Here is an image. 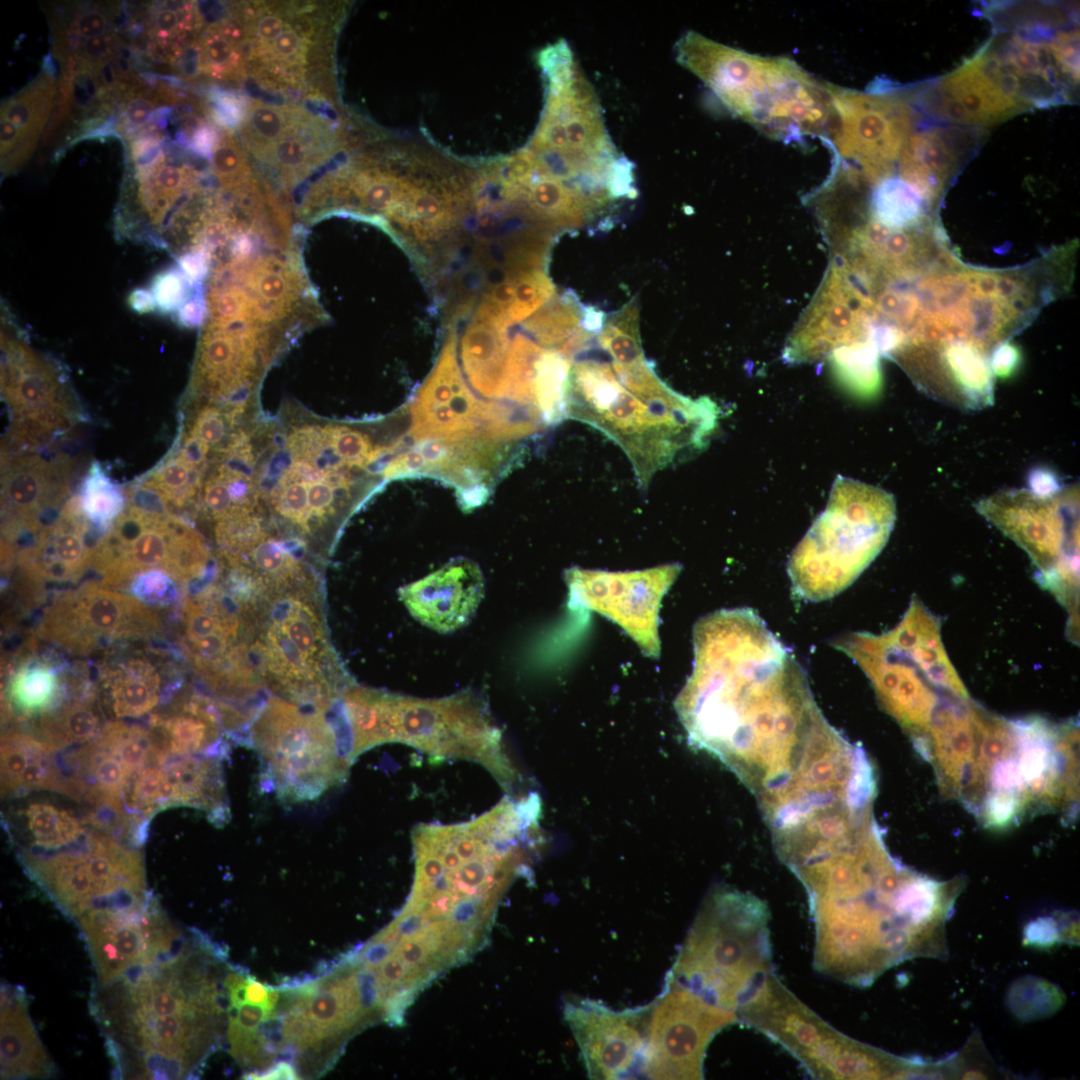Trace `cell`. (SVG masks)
Returning a JSON list of instances; mask_svg holds the SVG:
<instances>
[{"label": "cell", "mask_w": 1080, "mask_h": 1080, "mask_svg": "<svg viewBox=\"0 0 1080 1080\" xmlns=\"http://www.w3.org/2000/svg\"><path fill=\"white\" fill-rule=\"evenodd\" d=\"M693 646L674 707L690 744L729 770L793 742L821 717L804 669L755 610L700 618Z\"/></svg>", "instance_id": "cell-1"}, {"label": "cell", "mask_w": 1080, "mask_h": 1080, "mask_svg": "<svg viewBox=\"0 0 1080 1080\" xmlns=\"http://www.w3.org/2000/svg\"><path fill=\"white\" fill-rule=\"evenodd\" d=\"M225 960L201 931L183 935L153 960L97 984L91 1013L106 1037L118 1078L164 1079L190 1066L229 1009L211 972Z\"/></svg>", "instance_id": "cell-2"}, {"label": "cell", "mask_w": 1080, "mask_h": 1080, "mask_svg": "<svg viewBox=\"0 0 1080 1080\" xmlns=\"http://www.w3.org/2000/svg\"><path fill=\"white\" fill-rule=\"evenodd\" d=\"M538 794L505 796L467 822L412 833L414 882L403 909L421 922L487 941L496 907L544 844Z\"/></svg>", "instance_id": "cell-3"}, {"label": "cell", "mask_w": 1080, "mask_h": 1080, "mask_svg": "<svg viewBox=\"0 0 1080 1080\" xmlns=\"http://www.w3.org/2000/svg\"><path fill=\"white\" fill-rule=\"evenodd\" d=\"M588 345L569 371L566 418L593 426L621 447L642 488L657 472L706 448L721 415L716 402L668 387L641 342L608 350Z\"/></svg>", "instance_id": "cell-4"}, {"label": "cell", "mask_w": 1080, "mask_h": 1080, "mask_svg": "<svg viewBox=\"0 0 1080 1080\" xmlns=\"http://www.w3.org/2000/svg\"><path fill=\"white\" fill-rule=\"evenodd\" d=\"M340 710L352 762L375 746L399 742L433 759L477 762L506 791L517 779L500 730L473 693L420 699L353 685L343 693Z\"/></svg>", "instance_id": "cell-5"}, {"label": "cell", "mask_w": 1080, "mask_h": 1080, "mask_svg": "<svg viewBox=\"0 0 1080 1080\" xmlns=\"http://www.w3.org/2000/svg\"><path fill=\"white\" fill-rule=\"evenodd\" d=\"M679 63L710 88L734 115L785 142L828 140L835 113L822 84L785 57L735 49L689 31L675 46Z\"/></svg>", "instance_id": "cell-6"}, {"label": "cell", "mask_w": 1080, "mask_h": 1080, "mask_svg": "<svg viewBox=\"0 0 1080 1080\" xmlns=\"http://www.w3.org/2000/svg\"><path fill=\"white\" fill-rule=\"evenodd\" d=\"M769 918L766 904L750 893L712 891L689 929L667 984L681 985L737 1015L774 973Z\"/></svg>", "instance_id": "cell-7"}, {"label": "cell", "mask_w": 1080, "mask_h": 1080, "mask_svg": "<svg viewBox=\"0 0 1080 1080\" xmlns=\"http://www.w3.org/2000/svg\"><path fill=\"white\" fill-rule=\"evenodd\" d=\"M548 79L542 120L530 149L562 180L602 199L631 191V166L605 128L598 98L565 42L544 50Z\"/></svg>", "instance_id": "cell-8"}, {"label": "cell", "mask_w": 1080, "mask_h": 1080, "mask_svg": "<svg viewBox=\"0 0 1080 1080\" xmlns=\"http://www.w3.org/2000/svg\"><path fill=\"white\" fill-rule=\"evenodd\" d=\"M895 519L891 493L837 475L826 508L789 556L794 595L819 602L845 590L881 552Z\"/></svg>", "instance_id": "cell-9"}, {"label": "cell", "mask_w": 1080, "mask_h": 1080, "mask_svg": "<svg viewBox=\"0 0 1080 1080\" xmlns=\"http://www.w3.org/2000/svg\"><path fill=\"white\" fill-rule=\"evenodd\" d=\"M261 786L285 803L313 801L342 785L352 765L336 722L326 712L270 696L247 731Z\"/></svg>", "instance_id": "cell-10"}, {"label": "cell", "mask_w": 1080, "mask_h": 1080, "mask_svg": "<svg viewBox=\"0 0 1080 1080\" xmlns=\"http://www.w3.org/2000/svg\"><path fill=\"white\" fill-rule=\"evenodd\" d=\"M210 565L203 537L186 520L127 503L98 540L91 568L112 589H127L137 575L158 570L186 591L213 575Z\"/></svg>", "instance_id": "cell-11"}, {"label": "cell", "mask_w": 1080, "mask_h": 1080, "mask_svg": "<svg viewBox=\"0 0 1080 1080\" xmlns=\"http://www.w3.org/2000/svg\"><path fill=\"white\" fill-rule=\"evenodd\" d=\"M20 861L59 909L75 920L92 909L149 894L141 851L99 832L58 851H22Z\"/></svg>", "instance_id": "cell-12"}, {"label": "cell", "mask_w": 1080, "mask_h": 1080, "mask_svg": "<svg viewBox=\"0 0 1080 1080\" xmlns=\"http://www.w3.org/2000/svg\"><path fill=\"white\" fill-rule=\"evenodd\" d=\"M746 1024L782 1045L819 1079L907 1076L915 1061L895 1057L843 1035L811 1011L780 980L751 1010Z\"/></svg>", "instance_id": "cell-13"}, {"label": "cell", "mask_w": 1080, "mask_h": 1080, "mask_svg": "<svg viewBox=\"0 0 1080 1080\" xmlns=\"http://www.w3.org/2000/svg\"><path fill=\"white\" fill-rule=\"evenodd\" d=\"M155 608L97 580L51 594L31 632L70 656L115 651L134 642L163 638Z\"/></svg>", "instance_id": "cell-14"}, {"label": "cell", "mask_w": 1080, "mask_h": 1080, "mask_svg": "<svg viewBox=\"0 0 1080 1080\" xmlns=\"http://www.w3.org/2000/svg\"><path fill=\"white\" fill-rule=\"evenodd\" d=\"M826 87L835 121L825 143L833 155L854 161L871 183L893 174L913 128L914 110L908 98L886 84L864 92L832 84Z\"/></svg>", "instance_id": "cell-15"}, {"label": "cell", "mask_w": 1080, "mask_h": 1080, "mask_svg": "<svg viewBox=\"0 0 1080 1080\" xmlns=\"http://www.w3.org/2000/svg\"><path fill=\"white\" fill-rule=\"evenodd\" d=\"M1047 493L1006 492L982 502L979 510L1029 553L1041 584L1070 606L1078 585L1076 527L1070 528L1063 515L1060 490Z\"/></svg>", "instance_id": "cell-16"}, {"label": "cell", "mask_w": 1080, "mask_h": 1080, "mask_svg": "<svg viewBox=\"0 0 1080 1080\" xmlns=\"http://www.w3.org/2000/svg\"><path fill=\"white\" fill-rule=\"evenodd\" d=\"M739 1022L735 1012L676 984L649 1018L642 1070L651 1079H703L706 1050L722 1029Z\"/></svg>", "instance_id": "cell-17"}, {"label": "cell", "mask_w": 1080, "mask_h": 1080, "mask_svg": "<svg viewBox=\"0 0 1080 1080\" xmlns=\"http://www.w3.org/2000/svg\"><path fill=\"white\" fill-rule=\"evenodd\" d=\"M5 310L1 330V383L15 419L14 438L24 444L42 443L65 428L72 412L70 385L61 369L25 342Z\"/></svg>", "instance_id": "cell-18"}, {"label": "cell", "mask_w": 1080, "mask_h": 1080, "mask_svg": "<svg viewBox=\"0 0 1080 1080\" xmlns=\"http://www.w3.org/2000/svg\"><path fill=\"white\" fill-rule=\"evenodd\" d=\"M681 565L608 572L572 567L565 572L568 605L585 608L618 624L650 658L660 656L658 634L662 598L677 579Z\"/></svg>", "instance_id": "cell-19"}, {"label": "cell", "mask_w": 1080, "mask_h": 1080, "mask_svg": "<svg viewBox=\"0 0 1080 1080\" xmlns=\"http://www.w3.org/2000/svg\"><path fill=\"white\" fill-rule=\"evenodd\" d=\"M921 107L940 120L990 125L1034 108L1022 83L989 42L920 94Z\"/></svg>", "instance_id": "cell-20"}, {"label": "cell", "mask_w": 1080, "mask_h": 1080, "mask_svg": "<svg viewBox=\"0 0 1080 1080\" xmlns=\"http://www.w3.org/2000/svg\"><path fill=\"white\" fill-rule=\"evenodd\" d=\"M76 921L90 951L97 984L108 983L130 967L153 960L184 935L150 895L92 909Z\"/></svg>", "instance_id": "cell-21"}, {"label": "cell", "mask_w": 1080, "mask_h": 1080, "mask_svg": "<svg viewBox=\"0 0 1080 1080\" xmlns=\"http://www.w3.org/2000/svg\"><path fill=\"white\" fill-rule=\"evenodd\" d=\"M101 536L84 516L79 496L72 497L18 552L15 586L23 601L36 606L54 592L78 585L92 567Z\"/></svg>", "instance_id": "cell-22"}, {"label": "cell", "mask_w": 1080, "mask_h": 1080, "mask_svg": "<svg viewBox=\"0 0 1080 1080\" xmlns=\"http://www.w3.org/2000/svg\"><path fill=\"white\" fill-rule=\"evenodd\" d=\"M31 636L2 661L1 712L5 724L33 723L92 680L84 665L70 664L61 651Z\"/></svg>", "instance_id": "cell-23"}, {"label": "cell", "mask_w": 1080, "mask_h": 1080, "mask_svg": "<svg viewBox=\"0 0 1080 1080\" xmlns=\"http://www.w3.org/2000/svg\"><path fill=\"white\" fill-rule=\"evenodd\" d=\"M419 441L398 456L399 476L422 474L444 479L458 489L465 508L484 502L521 454L519 445L488 439Z\"/></svg>", "instance_id": "cell-24"}, {"label": "cell", "mask_w": 1080, "mask_h": 1080, "mask_svg": "<svg viewBox=\"0 0 1080 1080\" xmlns=\"http://www.w3.org/2000/svg\"><path fill=\"white\" fill-rule=\"evenodd\" d=\"M564 1017L580 1048L588 1076L620 1079L642 1066L645 1036L634 1012H618L594 1000L565 1005Z\"/></svg>", "instance_id": "cell-25"}, {"label": "cell", "mask_w": 1080, "mask_h": 1080, "mask_svg": "<svg viewBox=\"0 0 1080 1080\" xmlns=\"http://www.w3.org/2000/svg\"><path fill=\"white\" fill-rule=\"evenodd\" d=\"M484 595V579L477 564L455 559L440 569L399 589L400 600L423 625L442 633L467 624Z\"/></svg>", "instance_id": "cell-26"}, {"label": "cell", "mask_w": 1080, "mask_h": 1080, "mask_svg": "<svg viewBox=\"0 0 1080 1080\" xmlns=\"http://www.w3.org/2000/svg\"><path fill=\"white\" fill-rule=\"evenodd\" d=\"M67 488V477L57 464L38 456L11 462L2 479L5 542L27 541L48 524L44 516H58Z\"/></svg>", "instance_id": "cell-27"}, {"label": "cell", "mask_w": 1080, "mask_h": 1080, "mask_svg": "<svg viewBox=\"0 0 1080 1080\" xmlns=\"http://www.w3.org/2000/svg\"><path fill=\"white\" fill-rule=\"evenodd\" d=\"M166 711L149 718L154 746L164 762L192 755L223 757L228 737L219 701L182 687ZM229 738V737H228Z\"/></svg>", "instance_id": "cell-28"}, {"label": "cell", "mask_w": 1080, "mask_h": 1080, "mask_svg": "<svg viewBox=\"0 0 1080 1080\" xmlns=\"http://www.w3.org/2000/svg\"><path fill=\"white\" fill-rule=\"evenodd\" d=\"M158 652L135 653L105 660L98 670L104 705L115 719L140 718L151 713L164 698L171 700L183 687L180 671L164 672Z\"/></svg>", "instance_id": "cell-29"}, {"label": "cell", "mask_w": 1080, "mask_h": 1080, "mask_svg": "<svg viewBox=\"0 0 1080 1080\" xmlns=\"http://www.w3.org/2000/svg\"><path fill=\"white\" fill-rule=\"evenodd\" d=\"M971 129L933 127L911 132L900 151V177L926 202L938 199L979 140Z\"/></svg>", "instance_id": "cell-30"}, {"label": "cell", "mask_w": 1080, "mask_h": 1080, "mask_svg": "<svg viewBox=\"0 0 1080 1080\" xmlns=\"http://www.w3.org/2000/svg\"><path fill=\"white\" fill-rule=\"evenodd\" d=\"M222 757L192 755L169 759L161 765L159 793L162 810L187 806L205 811L217 826L230 818Z\"/></svg>", "instance_id": "cell-31"}, {"label": "cell", "mask_w": 1080, "mask_h": 1080, "mask_svg": "<svg viewBox=\"0 0 1080 1080\" xmlns=\"http://www.w3.org/2000/svg\"><path fill=\"white\" fill-rule=\"evenodd\" d=\"M308 27L277 8L257 10L245 33L250 60L276 79L299 77L309 52Z\"/></svg>", "instance_id": "cell-32"}, {"label": "cell", "mask_w": 1080, "mask_h": 1080, "mask_svg": "<svg viewBox=\"0 0 1080 1080\" xmlns=\"http://www.w3.org/2000/svg\"><path fill=\"white\" fill-rule=\"evenodd\" d=\"M1 1078H46L54 1065L28 1013L27 996L16 986L1 989Z\"/></svg>", "instance_id": "cell-33"}, {"label": "cell", "mask_w": 1080, "mask_h": 1080, "mask_svg": "<svg viewBox=\"0 0 1080 1080\" xmlns=\"http://www.w3.org/2000/svg\"><path fill=\"white\" fill-rule=\"evenodd\" d=\"M46 744L18 728L1 737V793L14 796L32 790L57 791L70 796L68 777Z\"/></svg>", "instance_id": "cell-34"}, {"label": "cell", "mask_w": 1080, "mask_h": 1080, "mask_svg": "<svg viewBox=\"0 0 1080 1080\" xmlns=\"http://www.w3.org/2000/svg\"><path fill=\"white\" fill-rule=\"evenodd\" d=\"M54 84L41 75L5 102L1 110V158L4 171L30 155L51 107Z\"/></svg>", "instance_id": "cell-35"}, {"label": "cell", "mask_w": 1080, "mask_h": 1080, "mask_svg": "<svg viewBox=\"0 0 1080 1080\" xmlns=\"http://www.w3.org/2000/svg\"><path fill=\"white\" fill-rule=\"evenodd\" d=\"M106 722L98 687L90 682L33 723V735L57 752L94 739Z\"/></svg>", "instance_id": "cell-36"}, {"label": "cell", "mask_w": 1080, "mask_h": 1080, "mask_svg": "<svg viewBox=\"0 0 1080 1080\" xmlns=\"http://www.w3.org/2000/svg\"><path fill=\"white\" fill-rule=\"evenodd\" d=\"M329 140L323 121L302 111L287 133L259 160L271 164L284 177H300L329 154Z\"/></svg>", "instance_id": "cell-37"}, {"label": "cell", "mask_w": 1080, "mask_h": 1080, "mask_svg": "<svg viewBox=\"0 0 1080 1080\" xmlns=\"http://www.w3.org/2000/svg\"><path fill=\"white\" fill-rule=\"evenodd\" d=\"M872 183L865 214L868 218L892 231L913 229L926 221L927 202L902 177L891 174Z\"/></svg>", "instance_id": "cell-38"}, {"label": "cell", "mask_w": 1080, "mask_h": 1080, "mask_svg": "<svg viewBox=\"0 0 1080 1080\" xmlns=\"http://www.w3.org/2000/svg\"><path fill=\"white\" fill-rule=\"evenodd\" d=\"M230 555L246 564L272 592L315 585L293 551L269 535L247 552Z\"/></svg>", "instance_id": "cell-39"}, {"label": "cell", "mask_w": 1080, "mask_h": 1080, "mask_svg": "<svg viewBox=\"0 0 1080 1080\" xmlns=\"http://www.w3.org/2000/svg\"><path fill=\"white\" fill-rule=\"evenodd\" d=\"M32 845L42 852L62 850L80 843L86 836L83 821L68 810L36 801L23 809Z\"/></svg>", "instance_id": "cell-40"}, {"label": "cell", "mask_w": 1080, "mask_h": 1080, "mask_svg": "<svg viewBox=\"0 0 1080 1080\" xmlns=\"http://www.w3.org/2000/svg\"><path fill=\"white\" fill-rule=\"evenodd\" d=\"M879 355L874 345L861 341L837 347L826 359L843 389L857 397L870 398L881 387Z\"/></svg>", "instance_id": "cell-41"}, {"label": "cell", "mask_w": 1080, "mask_h": 1080, "mask_svg": "<svg viewBox=\"0 0 1080 1080\" xmlns=\"http://www.w3.org/2000/svg\"><path fill=\"white\" fill-rule=\"evenodd\" d=\"M302 111L252 100L240 123V135L244 145L259 159L287 133Z\"/></svg>", "instance_id": "cell-42"}, {"label": "cell", "mask_w": 1080, "mask_h": 1080, "mask_svg": "<svg viewBox=\"0 0 1080 1080\" xmlns=\"http://www.w3.org/2000/svg\"><path fill=\"white\" fill-rule=\"evenodd\" d=\"M86 519L103 535L125 510L127 497L99 463H93L78 495Z\"/></svg>", "instance_id": "cell-43"}, {"label": "cell", "mask_w": 1080, "mask_h": 1080, "mask_svg": "<svg viewBox=\"0 0 1080 1080\" xmlns=\"http://www.w3.org/2000/svg\"><path fill=\"white\" fill-rule=\"evenodd\" d=\"M145 481L162 495L170 511L196 505L204 483L202 472L189 466L178 455L167 459Z\"/></svg>", "instance_id": "cell-44"}, {"label": "cell", "mask_w": 1080, "mask_h": 1080, "mask_svg": "<svg viewBox=\"0 0 1080 1080\" xmlns=\"http://www.w3.org/2000/svg\"><path fill=\"white\" fill-rule=\"evenodd\" d=\"M317 991L305 996L306 1014L321 1039L351 1030L336 978L317 981Z\"/></svg>", "instance_id": "cell-45"}, {"label": "cell", "mask_w": 1080, "mask_h": 1080, "mask_svg": "<svg viewBox=\"0 0 1080 1080\" xmlns=\"http://www.w3.org/2000/svg\"><path fill=\"white\" fill-rule=\"evenodd\" d=\"M203 66L219 75H241L244 60L238 43L233 36L220 32L210 33L203 42L201 50Z\"/></svg>", "instance_id": "cell-46"}, {"label": "cell", "mask_w": 1080, "mask_h": 1080, "mask_svg": "<svg viewBox=\"0 0 1080 1080\" xmlns=\"http://www.w3.org/2000/svg\"><path fill=\"white\" fill-rule=\"evenodd\" d=\"M127 589L131 595L154 608L172 605L184 591L171 577L158 570L137 575Z\"/></svg>", "instance_id": "cell-47"}, {"label": "cell", "mask_w": 1080, "mask_h": 1080, "mask_svg": "<svg viewBox=\"0 0 1080 1080\" xmlns=\"http://www.w3.org/2000/svg\"><path fill=\"white\" fill-rule=\"evenodd\" d=\"M213 171L227 186L239 184L248 173L245 155L231 138L218 142L212 151Z\"/></svg>", "instance_id": "cell-48"}, {"label": "cell", "mask_w": 1080, "mask_h": 1080, "mask_svg": "<svg viewBox=\"0 0 1080 1080\" xmlns=\"http://www.w3.org/2000/svg\"><path fill=\"white\" fill-rule=\"evenodd\" d=\"M189 282L180 270H171L156 277L152 286V299L154 308L162 311H172L180 307L188 300Z\"/></svg>", "instance_id": "cell-49"}, {"label": "cell", "mask_w": 1080, "mask_h": 1080, "mask_svg": "<svg viewBox=\"0 0 1080 1080\" xmlns=\"http://www.w3.org/2000/svg\"><path fill=\"white\" fill-rule=\"evenodd\" d=\"M216 118L224 125L241 123L246 112L245 105L231 95H220L215 99Z\"/></svg>", "instance_id": "cell-50"}, {"label": "cell", "mask_w": 1080, "mask_h": 1080, "mask_svg": "<svg viewBox=\"0 0 1080 1080\" xmlns=\"http://www.w3.org/2000/svg\"><path fill=\"white\" fill-rule=\"evenodd\" d=\"M1019 362L1017 348L1008 341L1002 343L993 353L991 367L993 374L1005 377L1011 374Z\"/></svg>", "instance_id": "cell-51"}, {"label": "cell", "mask_w": 1080, "mask_h": 1080, "mask_svg": "<svg viewBox=\"0 0 1080 1080\" xmlns=\"http://www.w3.org/2000/svg\"><path fill=\"white\" fill-rule=\"evenodd\" d=\"M273 1012H270L260 1005L245 1003L236 1014L231 1013L236 1022L244 1029L256 1030L262 1021L269 1018Z\"/></svg>", "instance_id": "cell-52"}, {"label": "cell", "mask_w": 1080, "mask_h": 1080, "mask_svg": "<svg viewBox=\"0 0 1080 1080\" xmlns=\"http://www.w3.org/2000/svg\"><path fill=\"white\" fill-rule=\"evenodd\" d=\"M1045 762L1046 750L1044 747L1034 742L1027 744L1023 756L1024 774L1031 779L1039 776L1044 769Z\"/></svg>", "instance_id": "cell-53"}, {"label": "cell", "mask_w": 1080, "mask_h": 1080, "mask_svg": "<svg viewBox=\"0 0 1080 1080\" xmlns=\"http://www.w3.org/2000/svg\"><path fill=\"white\" fill-rule=\"evenodd\" d=\"M247 1003L260 1005L272 1012L277 1003V995L265 985L249 977L247 986Z\"/></svg>", "instance_id": "cell-54"}, {"label": "cell", "mask_w": 1080, "mask_h": 1080, "mask_svg": "<svg viewBox=\"0 0 1080 1080\" xmlns=\"http://www.w3.org/2000/svg\"><path fill=\"white\" fill-rule=\"evenodd\" d=\"M105 17L96 12L85 14L79 19L77 29L81 35L88 38L100 36L106 29Z\"/></svg>", "instance_id": "cell-55"}, {"label": "cell", "mask_w": 1080, "mask_h": 1080, "mask_svg": "<svg viewBox=\"0 0 1080 1080\" xmlns=\"http://www.w3.org/2000/svg\"><path fill=\"white\" fill-rule=\"evenodd\" d=\"M258 1079H299V1077L291 1062L279 1060L263 1073H258Z\"/></svg>", "instance_id": "cell-56"}, {"label": "cell", "mask_w": 1080, "mask_h": 1080, "mask_svg": "<svg viewBox=\"0 0 1080 1080\" xmlns=\"http://www.w3.org/2000/svg\"><path fill=\"white\" fill-rule=\"evenodd\" d=\"M150 104L145 100H136L128 108V118L133 124H141L148 118Z\"/></svg>", "instance_id": "cell-57"}, {"label": "cell", "mask_w": 1080, "mask_h": 1080, "mask_svg": "<svg viewBox=\"0 0 1080 1080\" xmlns=\"http://www.w3.org/2000/svg\"><path fill=\"white\" fill-rule=\"evenodd\" d=\"M85 53L91 58H99L108 51V41L102 36L88 38L84 47Z\"/></svg>", "instance_id": "cell-58"}, {"label": "cell", "mask_w": 1080, "mask_h": 1080, "mask_svg": "<svg viewBox=\"0 0 1080 1080\" xmlns=\"http://www.w3.org/2000/svg\"><path fill=\"white\" fill-rule=\"evenodd\" d=\"M194 143L201 152L208 153L214 146L213 134L208 129H201L196 133Z\"/></svg>", "instance_id": "cell-59"}, {"label": "cell", "mask_w": 1080, "mask_h": 1080, "mask_svg": "<svg viewBox=\"0 0 1080 1080\" xmlns=\"http://www.w3.org/2000/svg\"><path fill=\"white\" fill-rule=\"evenodd\" d=\"M178 25L177 14L173 11H163L157 17V26L163 31H172Z\"/></svg>", "instance_id": "cell-60"}]
</instances>
